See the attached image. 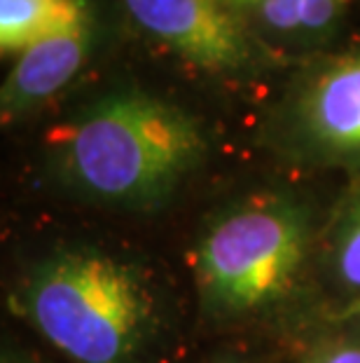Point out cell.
<instances>
[{"label":"cell","mask_w":360,"mask_h":363,"mask_svg":"<svg viewBox=\"0 0 360 363\" xmlns=\"http://www.w3.org/2000/svg\"><path fill=\"white\" fill-rule=\"evenodd\" d=\"M0 363H33V361L26 359V357H21V354H17V352H5L3 361H0Z\"/></svg>","instance_id":"11"},{"label":"cell","mask_w":360,"mask_h":363,"mask_svg":"<svg viewBox=\"0 0 360 363\" xmlns=\"http://www.w3.org/2000/svg\"><path fill=\"white\" fill-rule=\"evenodd\" d=\"M209 152L202 120L145 89H115L80 108L50 141V172L87 202L162 206Z\"/></svg>","instance_id":"1"},{"label":"cell","mask_w":360,"mask_h":363,"mask_svg":"<svg viewBox=\"0 0 360 363\" xmlns=\"http://www.w3.org/2000/svg\"><path fill=\"white\" fill-rule=\"evenodd\" d=\"M344 0H262L255 10L260 24L286 40H320L339 21Z\"/></svg>","instance_id":"9"},{"label":"cell","mask_w":360,"mask_h":363,"mask_svg":"<svg viewBox=\"0 0 360 363\" xmlns=\"http://www.w3.org/2000/svg\"><path fill=\"white\" fill-rule=\"evenodd\" d=\"M222 3H225L227 7H257L260 3H262V0H222Z\"/></svg>","instance_id":"12"},{"label":"cell","mask_w":360,"mask_h":363,"mask_svg":"<svg viewBox=\"0 0 360 363\" xmlns=\"http://www.w3.org/2000/svg\"><path fill=\"white\" fill-rule=\"evenodd\" d=\"M94 40L96 21L87 3L71 21L17 54L0 91L3 120L24 118L71 84L91 57Z\"/></svg>","instance_id":"6"},{"label":"cell","mask_w":360,"mask_h":363,"mask_svg":"<svg viewBox=\"0 0 360 363\" xmlns=\"http://www.w3.org/2000/svg\"><path fill=\"white\" fill-rule=\"evenodd\" d=\"M297 363H360V307L327 312L304 340Z\"/></svg>","instance_id":"10"},{"label":"cell","mask_w":360,"mask_h":363,"mask_svg":"<svg viewBox=\"0 0 360 363\" xmlns=\"http://www.w3.org/2000/svg\"><path fill=\"white\" fill-rule=\"evenodd\" d=\"M218 363H239V361H218Z\"/></svg>","instance_id":"13"},{"label":"cell","mask_w":360,"mask_h":363,"mask_svg":"<svg viewBox=\"0 0 360 363\" xmlns=\"http://www.w3.org/2000/svg\"><path fill=\"white\" fill-rule=\"evenodd\" d=\"M87 0H0V50L21 54L71 21Z\"/></svg>","instance_id":"8"},{"label":"cell","mask_w":360,"mask_h":363,"mask_svg":"<svg viewBox=\"0 0 360 363\" xmlns=\"http://www.w3.org/2000/svg\"><path fill=\"white\" fill-rule=\"evenodd\" d=\"M7 303L71 363H143L164 326L148 269L96 246H61L33 260Z\"/></svg>","instance_id":"2"},{"label":"cell","mask_w":360,"mask_h":363,"mask_svg":"<svg viewBox=\"0 0 360 363\" xmlns=\"http://www.w3.org/2000/svg\"><path fill=\"white\" fill-rule=\"evenodd\" d=\"M134 24L211 75H236L255 64L250 38L222 0H124Z\"/></svg>","instance_id":"5"},{"label":"cell","mask_w":360,"mask_h":363,"mask_svg":"<svg viewBox=\"0 0 360 363\" xmlns=\"http://www.w3.org/2000/svg\"><path fill=\"white\" fill-rule=\"evenodd\" d=\"M269 138L288 160L360 172V45L313 61L290 82Z\"/></svg>","instance_id":"4"},{"label":"cell","mask_w":360,"mask_h":363,"mask_svg":"<svg viewBox=\"0 0 360 363\" xmlns=\"http://www.w3.org/2000/svg\"><path fill=\"white\" fill-rule=\"evenodd\" d=\"M316 274L332 298V310L360 307V188L320 230Z\"/></svg>","instance_id":"7"},{"label":"cell","mask_w":360,"mask_h":363,"mask_svg":"<svg viewBox=\"0 0 360 363\" xmlns=\"http://www.w3.org/2000/svg\"><path fill=\"white\" fill-rule=\"evenodd\" d=\"M318 218L295 192L236 199L206 223L192 249L199 307L213 323H246L293 303L316 269Z\"/></svg>","instance_id":"3"}]
</instances>
